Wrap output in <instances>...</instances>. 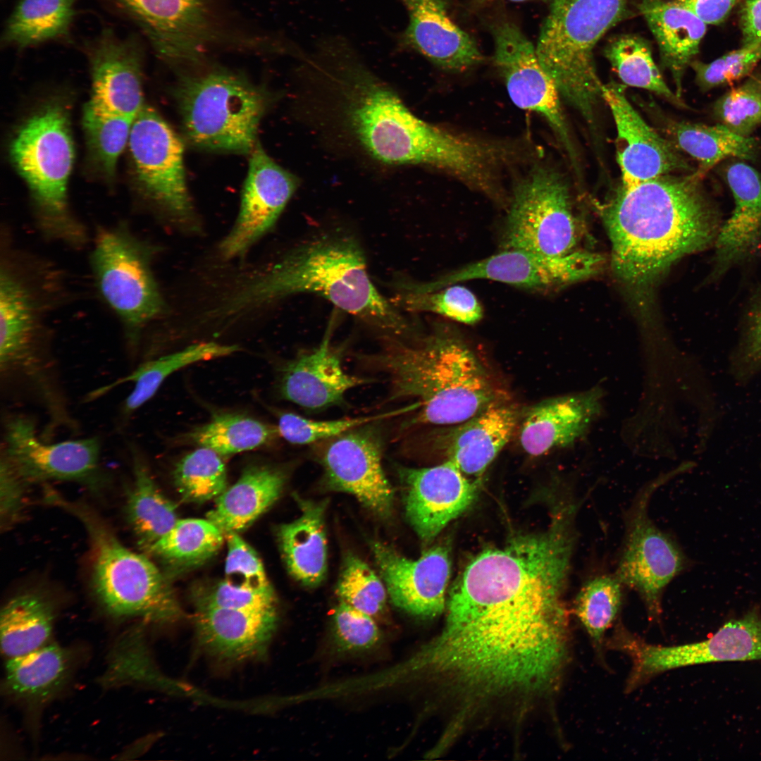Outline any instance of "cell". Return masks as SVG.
Segmentation results:
<instances>
[{
	"label": "cell",
	"mask_w": 761,
	"mask_h": 761,
	"mask_svg": "<svg viewBox=\"0 0 761 761\" xmlns=\"http://www.w3.org/2000/svg\"><path fill=\"white\" fill-rule=\"evenodd\" d=\"M578 507L569 501L547 530L517 536L471 560L450 590L438 634L449 657L471 669L497 674L571 652L564 593Z\"/></svg>",
	"instance_id": "6da1fadb"
},
{
	"label": "cell",
	"mask_w": 761,
	"mask_h": 761,
	"mask_svg": "<svg viewBox=\"0 0 761 761\" xmlns=\"http://www.w3.org/2000/svg\"><path fill=\"white\" fill-rule=\"evenodd\" d=\"M324 68L340 82L349 124L373 157L388 164L437 168L485 194L495 190L500 169L509 159L506 144L458 134L419 118L366 68L345 39L329 47Z\"/></svg>",
	"instance_id": "7a4b0ae2"
},
{
	"label": "cell",
	"mask_w": 761,
	"mask_h": 761,
	"mask_svg": "<svg viewBox=\"0 0 761 761\" xmlns=\"http://www.w3.org/2000/svg\"><path fill=\"white\" fill-rule=\"evenodd\" d=\"M695 171L620 186L602 209L615 274L631 285L653 281L674 263L714 246L721 214Z\"/></svg>",
	"instance_id": "3957f363"
},
{
	"label": "cell",
	"mask_w": 761,
	"mask_h": 761,
	"mask_svg": "<svg viewBox=\"0 0 761 761\" xmlns=\"http://www.w3.org/2000/svg\"><path fill=\"white\" fill-rule=\"evenodd\" d=\"M299 293H314L388 338L412 333L407 319L373 284L363 250L345 231L320 235L246 279L218 308L236 317Z\"/></svg>",
	"instance_id": "277c9868"
},
{
	"label": "cell",
	"mask_w": 761,
	"mask_h": 761,
	"mask_svg": "<svg viewBox=\"0 0 761 761\" xmlns=\"http://www.w3.org/2000/svg\"><path fill=\"white\" fill-rule=\"evenodd\" d=\"M388 340L373 362L389 378L393 399L417 403L409 426H454L502 397L475 354L454 335L440 330L414 343Z\"/></svg>",
	"instance_id": "5b68a950"
},
{
	"label": "cell",
	"mask_w": 761,
	"mask_h": 761,
	"mask_svg": "<svg viewBox=\"0 0 761 761\" xmlns=\"http://www.w3.org/2000/svg\"><path fill=\"white\" fill-rule=\"evenodd\" d=\"M47 500L72 513L85 526L92 549L93 590L109 614L159 624L174 623L183 617L163 573L148 557L124 546L95 512L52 492Z\"/></svg>",
	"instance_id": "8992f818"
},
{
	"label": "cell",
	"mask_w": 761,
	"mask_h": 761,
	"mask_svg": "<svg viewBox=\"0 0 761 761\" xmlns=\"http://www.w3.org/2000/svg\"><path fill=\"white\" fill-rule=\"evenodd\" d=\"M627 0H552L536 49L560 97L593 125L602 99L593 49L626 13Z\"/></svg>",
	"instance_id": "52a82bcc"
},
{
	"label": "cell",
	"mask_w": 761,
	"mask_h": 761,
	"mask_svg": "<svg viewBox=\"0 0 761 761\" xmlns=\"http://www.w3.org/2000/svg\"><path fill=\"white\" fill-rule=\"evenodd\" d=\"M175 95L184 135L205 150L250 153L268 97L242 75L224 68L181 75Z\"/></svg>",
	"instance_id": "ba28073f"
},
{
	"label": "cell",
	"mask_w": 761,
	"mask_h": 761,
	"mask_svg": "<svg viewBox=\"0 0 761 761\" xmlns=\"http://www.w3.org/2000/svg\"><path fill=\"white\" fill-rule=\"evenodd\" d=\"M11 156L43 214L44 227L68 237L77 233L67 215V184L74 158L68 112L48 104L19 129Z\"/></svg>",
	"instance_id": "9c48e42d"
},
{
	"label": "cell",
	"mask_w": 761,
	"mask_h": 761,
	"mask_svg": "<svg viewBox=\"0 0 761 761\" xmlns=\"http://www.w3.org/2000/svg\"><path fill=\"white\" fill-rule=\"evenodd\" d=\"M578 244L577 223L566 182L552 168L534 166L513 187L502 249L560 258L585 251Z\"/></svg>",
	"instance_id": "30bf717a"
},
{
	"label": "cell",
	"mask_w": 761,
	"mask_h": 761,
	"mask_svg": "<svg viewBox=\"0 0 761 761\" xmlns=\"http://www.w3.org/2000/svg\"><path fill=\"white\" fill-rule=\"evenodd\" d=\"M686 466L659 475L643 486L626 514L625 535L615 576L636 591L650 619L658 620L665 588L688 564L677 543L650 518L649 503L657 488Z\"/></svg>",
	"instance_id": "8fae6325"
},
{
	"label": "cell",
	"mask_w": 761,
	"mask_h": 761,
	"mask_svg": "<svg viewBox=\"0 0 761 761\" xmlns=\"http://www.w3.org/2000/svg\"><path fill=\"white\" fill-rule=\"evenodd\" d=\"M147 248L123 229L107 228L98 233L91 254L98 289L131 342L164 307Z\"/></svg>",
	"instance_id": "7c38bea8"
},
{
	"label": "cell",
	"mask_w": 761,
	"mask_h": 761,
	"mask_svg": "<svg viewBox=\"0 0 761 761\" xmlns=\"http://www.w3.org/2000/svg\"><path fill=\"white\" fill-rule=\"evenodd\" d=\"M617 650L631 661L626 686L634 690L663 672L692 665L761 660V611L753 607L725 622L712 636L694 643L661 645L631 633L619 637Z\"/></svg>",
	"instance_id": "4fadbf2b"
},
{
	"label": "cell",
	"mask_w": 761,
	"mask_h": 761,
	"mask_svg": "<svg viewBox=\"0 0 761 761\" xmlns=\"http://www.w3.org/2000/svg\"><path fill=\"white\" fill-rule=\"evenodd\" d=\"M129 147L144 193L175 221L189 223L194 216L187 185L183 144L151 106L144 104L134 119Z\"/></svg>",
	"instance_id": "5bb4252c"
},
{
	"label": "cell",
	"mask_w": 761,
	"mask_h": 761,
	"mask_svg": "<svg viewBox=\"0 0 761 761\" xmlns=\"http://www.w3.org/2000/svg\"><path fill=\"white\" fill-rule=\"evenodd\" d=\"M33 419L12 414L4 422L3 455L27 483L73 481L97 488L105 480L97 437L51 443L37 435Z\"/></svg>",
	"instance_id": "9a60e30c"
},
{
	"label": "cell",
	"mask_w": 761,
	"mask_h": 761,
	"mask_svg": "<svg viewBox=\"0 0 761 761\" xmlns=\"http://www.w3.org/2000/svg\"><path fill=\"white\" fill-rule=\"evenodd\" d=\"M490 32L494 63L511 101L518 108L543 117L576 163V151L562 109L559 93L541 65L536 47L510 20L496 22L490 26Z\"/></svg>",
	"instance_id": "2e32d148"
},
{
	"label": "cell",
	"mask_w": 761,
	"mask_h": 761,
	"mask_svg": "<svg viewBox=\"0 0 761 761\" xmlns=\"http://www.w3.org/2000/svg\"><path fill=\"white\" fill-rule=\"evenodd\" d=\"M316 444L328 488L354 496L380 517L391 514L394 490L382 465L380 436L371 423Z\"/></svg>",
	"instance_id": "e0dca14e"
},
{
	"label": "cell",
	"mask_w": 761,
	"mask_h": 761,
	"mask_svg": "<svg viewBox=\"0 0 761 761\" xmlns=\"http://www.w3.org/2000/svg\"><path fill=\"white\" fill-rule=\"evenodd\" d=\"M602 259L587 251L560 258L509 249L469 264L429 282H416L432 290L471 280H489L534 291L562 287L594 275Z\"/></svg>",
	"instance_id": "ac0fdd59"
},
{
	"label": "cell",
	"mask_w": 761,
	"mask_h": 761,
	"mask_svg": "<svg viewBox=\"0 0 761 761\" xmlns=\"http://www.w3.org/2000/svg\"><path fill=\"white\" fill-rule=\"evenodd\" d=\"M135 23L158 55L173 64H197L214 39L203 0H106Z\"/></svg>",
	"instance_id": "d6986e66"
},
{
	"label": "cell",
	"mask_w": 761,
	"mask_h": 761,
	"mask_svg": "<svg viewBox=\"0 0 761 761\" xmlns=\"http://www.w3.org/2000/svg\"><path fill=\"white\" fill-rule=\"evenodd\" d=\"M249 154L240 211L219 245L226 259L245 255L272 228L298 186L297 178L277 164L258 142Z\"/></svg>",
	"instance_id": "ffe728a7"
},
{
	"label": "cell",
	"mask_w": 761,
	"mask_h": 761,
	"mask_svg": "<svg viewBox=\"0 0 761 761\" xmlns=\"http://www.w3.org/2000/svg\"><path fill=\"white\" fill-rule=\"evenodd\" d=\"M616 82L603 85L602 99L609 106L617 129V161L621 185L632 187L661 175L693 172L691 165L669 140L642 118Z\"/></svg>",
	"instance_id": "44dd1931"
},
{
	"label": "cell",
	"mask_w": 761,
	"mask_h": 761,
	"mask_svg": "<svg viewBox=\"0 0 761 761\" xmlns=\"http://www.w3.org/2000/svg\"><path fill=\"white\" fill-rule=\"evenodd\" d=\"M406 517L421 540L432 541L474 502L476 482L446 460L429 467L400 466Z\"/></svg>",
	"instance_id": "7402d4cb"
},
{
	"label": "cell",
	"mask_w": 761,
	"mask_h": 761,
	"mask_svg": "<svg viewBox=\"0 0 761 761\" xmlns=\"http://www.w3.org/2000/svg\"><path fill=\"white\" fill-rule=\"evenodd\" d=\"M371 547L395 607L421 618L442 613L450 576L449 552L445 545L433 547L416 559L403 557L378 541L372 542Z\"/></svg>",
	"instance_id": "603a6c76"
},
{
	"label": "cell",
	"mask_w": 761,
	"mask_h": 761,
	"mask_svg": "<svg viewBox=\"0 0 761 761\" xmlns=\"http://www.w3.org/2000/svg\"><path fill=\"white\" fill-rule=\"evenodd\" d=\"M96 109L135 118L142 109V50L133 37L105 29L87 44Z\"/></svg>",
	"instance_id": "cb8c5ba5"
},
{
	"label": "cell",
	"mask_w": 761,
	"mask_h": 761,
	"mask_svg": "<svg viewBox=\"0 0 761 761\" xmlns=\"http://www.w3.org/2000/svg\"><path fill=\"white\" fill-rule=\"evenodd\" d=\"M604 390L590 389L544 400L521 414L519 440L533 457L569 447L581 440L600 416Z\"/></svg>",
	"instance_id": "d4e9b609"
},
{
	"label": "cell",
	"mask_w": 761,
	"mask_h": 761,
	"mask_svg": "<svg viewBox=\"0 0 761 761\" xmlns=\"http://www.w3.org/2000/svg\"><path fill=\"white\" fill-rule=\"evenodd\" d=\"M725 178L734 206L722 223L713 246L712 280L754 258L761 250V175L751 166L738 161L726 167Z\"/></svg>",
	"instance_id": "484cf974"
},
{
	"label": "cell",
	"mask_w": 761,
	"mask_h": 761,
	"mask_svg": "<svg viewBox=\"0 0 761 761\" xmlns=\"http://www.w3.org/2000/svg\"><path fill=\"white\" fill-rule=\"evenodd\" d=\"M400 1L409 21L397 38L400 48L416 51L449 71H463L481 61L477 44L451 20L445 0Z\"/></svg>",
	"instance_id": "4316f807"
},
{
	"label": "cell",
	"mask_w": 761,
	"mask_h": 761,
	"mask_svg": "<svg viewBox=\"0 0 761 761\" xmlns=\"http://www.w3.org/2000/svg\"><path fill=\"white\" fill-rule=\"evenodd\" d=\"M196 610L197 641L208 655L229 662L265 657L278 626L277 610Z\"/></svg>",
	"instance_id": "83f0119b"
},
{
	"label": "cell",
	"mask_w": 761,
	"mask_h": 761,
	"mask_svg": "<svg viewBox=\"0 0 761 761\" xmlns=\"http://www.w3.org/2000/svg\"><path fill=\"white\" fill-rule=\"evenodd\" d=\"M368 380L345 371L342 355L331 345L330 332L315 349L297 355L282 369L279 391L283 398L316 410L341 403L351 389Z\"/></svg>",
	"instance_id": "f1b7e54d"
},
{
	"label": "cell",
	"mask_w": 761,
	"mask_h": 761,
	"mask_svg": "<svg viewBox=\"0 0 761 761\" xmlns=\"http://www.w3.org/2000/svg\"><path fill=\"white\" fill-rule=\"evenodd\" d=\"M521 414L516 405L501 397L454 425L444 440L446 460L466 476H481L513 436Z\"/></svg>",
	"instance_id": "f546056e"
},
{
	"label": "cell",
	"mask_w": 761,
	"mask_h": 761,
	"mask_svg": "<svg viewBox=\"0 0 761 761\" xmlns=\"http://www.w3.org/2000/svg\"><path fill=\"white\" fill-rule=\"evenodd\" d=\"M638 8L652 32L663 66L668 69L681 99L686 68L698 53L707 24L670 0H642Z\"/></svg>",
	"instance_id": "4dcf8cb0"
},
{
	"label": "cell",
	"mask_w": 761,
	"mask_h": 761,
	"mask_svg": "<svg viewBox=\"0 0 761 761\" xmlns=\"http://www.w3.org/2000/svg\"><path fill=\"white\" fill-rule=\"evenodd\" d=\"M284 471L269 465H252L216 499L206 519L224 534L239 533L250 526L280 497Z\"/></svg>",
	"instance_id": "1f68e13d"
},
{
	"label": "cell",
	"mask_w": 761,
	"mask_h": 761,
	"mask_svg": "<svg viewBox=\"0 0 761 761\" xmlns=\"http://www.w3.org/2000/svg\"><path fill=\"white\" fill-rule=\"evenodd\" d=\"M301 514L281 525L278 538L290 574L302 584L315 587L327 571L325 512L327 501L314 502L297 497Z\"/></svg>",
	"instance_id": "d6a6232c"
},
{
	"label": "cell",
	"mask_w": 761,
	"mask_h": 761,
	"mask_svg": "<svg viewBox=\"0 0 761 761\" xmlns=\"http://www.w3.org/2000/svg\"><path fill=\"white\" fill-rule=\"evenodd\" d=\"M7 660L6 691L32 703L45 702L58 693L67 682L73 665L69 650L55 643Z\"/></svg>",
	"instance_id": "836d02e7"
},
{
	"label": "cell",
	"mask_w": 761,
	"mask_h": 761,
	"mask_svg": "<svg viewBox=\"0 0 761 761\" xmlns=\"http://www.w3.org/2000/svg\"><path fill=\"white\" fill-rule=\"evenodd\" d=\"M236 345L215 342L194 344L183 349L142 363L128 376L93 391L89 400L106 393L115 387L127 382L134 383V388L124 400L120 416L129 419L139 408L148 402L171 374L190 364L226 357L238 352Z\"/></svg>",
	"instance_id": "e575fe53"
},
{
	"label": "cell",
	"mask_w": 761,
	"mask_h": 761,
	"mask_svg": "<svg viewBox=\"0 0 761 761\" xmlns=\"http://www.w3.org/2000/svg\"><path fill=\"white\" fill-rule=\"evenodd\" d=\"M662 126L674 146L698 163L695 173L702 178L726 159L751 161L757 152L754 137L738 135L719 123L710 125L664 119Z\"/></svg>",
	"instance_id": "d590c367"
},
{
	"label": "cell",
	"mask_w": 761,
	"mask_h": 761,
	"mask_svg": "<svg viewBox=\"0 0 761 761\" xmlns=\"http://www.w3.org/2000/svg\"><path fill=\"white\" fill-rule=\"evenodd\" d=\"M133 480L126 495L125 512L139 544L147 550L175 524V505L159 489L142 457L132 449Z\"/></svg>",
	"instance_id": "8d00e7d4"
},
{
	"label": "cell",
	"mask_w": 761,
	"mask_h": 761,
	"mask_svg": "<svg viewBox=\"0 0 761 761\" xmlns=\"http://www.w3.org/2000/svg\"><path fill=\"white\" fill-rule=\"evenodd\" d=\"M54 621L53 607L42 596L25 593L13 597L1 611L2 653L7 659L12 658L47 644Z\"/></svg>",
	"instance_id": "74e56055"
},
{
	"label": "cell",
	"mask_w": 761,
	"mask_h": 761,
	"mask_svg": "<svg viewBox=\"0 0 761 761\" xmlns=\"http://www.w3.org/2000/svg\"><path fill=\"white\" fill-rule=\"evenodd\" d=\"M77 0H18L2 35L6 45L19 48L68 37Z\"/></svg>",
	"instance_id": "f35d334b"
},
{
	"label": "cell",
	"mask_w": 761,
	"mask_h": 761,
	"mask_svg": "<svg viewBox=\"0 0 761 761\" xmlns=\"http://www.w3.org/2000/svg\"><path fill=\"white\" fill-rule=\"evenodd\" d=\"M278 435L277 426L243 414H223L184 434L180 441L223 457L259 448Z\"/></svg>",
	"instance_id": "ab89813d"
},
{
	"label": "cell",
	"mask_w": 761,
	"mask_h": 761,
	"mask_svg": "<svg viewBox=\"0 0 761 761\" xmlns=\"http://www.w3.org/2000/svg\"><path fill=\"white\" fill-rule=\"evenodd\" d=\"M225 534L209 519H178L147 551L168 567L182 570L207 561L221 548Z\"/></svg>",
	"instance_id": "60d3db41"
},
{
	"label": "cell",
	"mask_w": 761,
	"mask_h": 761,
	"mask_svg": "<svg viewBox=\"0 0 761 761\" xmlns=\"http://www.w3.org/2000/svg\"><path fill=\"white\" fill-rule=\"evenodd\" d=\"M37 301L27 284L7 266L0 277V351L42 337Z\"/></svg>",
	"instance_id": "b9f144b4"
},
{
	"label": "cell",
	"mask_w": 761,
	"mask_h": 761,
	"mask_svg": "<svg viewBox=\"0 0 761 761\" xmlns=\"http://www.w3.org/2000/svg\"><path fill=\"white\" fill-rule=\"evenodd\" d=\"M391 302L399 309L430 312L467 325L479 322L483 309L476 296L466 287L453 284L439 289L423 290L411 280L399 278L393 283Z\"/></svg>",
	"instance_id": "7bdbcfd3"
},
{
	"label": "cell",
	"mask_w": 761,
	"mask_h": 761,
	"mask_svg": "<svg viewBox=\"0 0 761 761\" xmlns=\"http://www.w3.org/2000/svg\"><path fill=\"white\" fill-rule=\"evenodd\" d=\"M604 54L624 85L651 91L676 106H685L664 82L650 47L643 38L632 35L616 37L607 44Z\"/></svg>",
	"instance_id": "ee69618b"
},
{
	"label": "cell",
	"mask_w": 761,
	"mask_h": 761,
	"mask_svg": "<svg viewBox=\"0 0 761 761\" xmlns=\"http://www.w3.org/2000/svg\"><path fill=\"white\" fill-rule=\"evenodd\" d=\"M622 586L615 575L597 576L581 587L574 600V614L600 656L606 633L620 610Z\"/></svg>",
	"instance_id": "f6af8a7d"
},
{
	"label": "cell",
	"mask_w": 761,
	"mask_h": 761,
	"mask_svg": "<svg viewBox=\"0 0 761 761\" xmlns=\"http://www.w3.org/2000/svg\"><path fill=\"white\" fill-rule=\"evenodd\" d=\"M173 476L178 492L190 502L216 500L227 488L222 456L206 447H198L182 457L175 464Z\"/></svg>",
	"instance_id": "bcb514c9"
},
{
	"label": "cell",
	"mask_w": 761,
	"mask_h": 761,
	"mask_svg": "<svg viewBox=\"0 0 761 761\" xmlns=\"http://www.w3.org/2000/svg\"><path fill=\"white\" fill-rule=\"evenodd\" d=\"M102 681L106 686L135 682L169 689L176 687L154 664L141 626L130 629L119 638Z\"/></svg>",
	"instance_id": "7dc6e473"
},
{
	"label": "cell",
	"mask_w": 761,
	"mask_h": 761,
	"mask_svg": "<svg viewBox=\"0 0 761 761\" xmlns=\"http://www.w3.org/2000/svg\"><path fill=\"white\" fill-rule=\"evenodd\" d=\"M135 118L94 109L89 102L83 125L92 154L101 170L113 175L118 159L129 142Z\"/></svg>",
	"instance_id": "c3c4849f"
},
{
	"label": "cell",
	"mask_w": 761,
	"mask_h": 761,
	"mask_svg": "<svg viewBox=\"0 0 761 761\" xmlns=\"http://www.w3.org/2000/svg\"><path fill=\"white\" fill-rule=\"evenodd\" d=\"M412 403L404 407L388 412L331 420H314L291 413L283 412L278 416L279 435L295 445H309L338 436L354 428L400 416L416 410Z\"/></svg>",
	"instance_id": "681fc988"
},
{
	"label": "cell",
	"mask_w": 761,
	"mask_h": 761,
	"mask_svg": "<svg viewBox=\"0 0 761 761\" xmlns=\"http://www.w3.org/2000/svg\"><path fill=\"white\" fill-rule=\"evenodd\" d=\"M336 592L341 600L373 617L385 610L388 595L384 582L374 571L351 553L345 558Z\"/></svg>",
	"instance_id": "f907efd6"
},
{
	"label": "cell",
	"mask_w": 761,
	"mask_h": 761,
	"mask_svg": "<svg viewBox=\"0 0 761 761\" xmlns=\"http://www.w3.org/2000/svg\"><path fill=\"white\" fill-rule=\"evenodd\" d=\"M712 112L719 123L731 132L752 137L761 125V80L750 78L732 87L715 101Z\"/></svg>",
	"instance_id": "816d5d0a"
},
{
	"label": "cell",
	"mask_w": 761,
	"mask_h": 761,
	"mask_svg": "<svg viewBox=\"0 0 761 761\" xmlns=\"http://www.w3.org/2000/svg\"><path fill=\"white\" fill-rule=\"evenodd\" d=\"M760 61L761 47L742 45L710 63L693 61L690 66L694 70L696 84L707 92L748 76Z\"/></svg>",
	"instance_id": "f5cc1de1"
},
{
	"label": "cell",
	"mask_w": 761,
	"mask_h": 761,
	"mask_svg": "<svg viewBox=\"0 0 761 761\" xmlns=\"http://www.w3.org/2000/svg\"><path fill=\"white\" fill-rule=\"evenodd\" d=\"M332 636L342 652H362L375 647L381 633L372 616L341 600L333 614Z\"/></svg>",
	"instance_id": "db71d44e"
},
{
	"label": "cell",
	"mask_w": 761,
	"mask_h": 761,
	"mask_svg": "<svg viewBox=\"0 0 761 761\" xmlns=\"http://www.w3.org/2000/svg\"><path fill=\"white\" fill-rule=\"evenodd\" d=\"M196 609L218 607L240 610H277L276 597L272 588L249 590L234 586L225 580L203 587L195 592Z\"/></svg>",
	"instance_id": "11a10c76"
},
{
	"label": "cell",
	"mask_w": 761,
	"mask_h": 761,
	"mask_svg": "<svg viewBox=\"0 0 761 761\" xmlns=\"http://www.w3.org/2000/svg\"><path fill=\"white\" fill-rule=\"evenodd\" d=\"M227 556L225 563V581L239 588L249 590L272 588L263 564L254 550L238 533L225 534Z\"/></svg>",
	"instance_id": "9f6ffc18"
},
{
	"label": "cell",
	"mask_w": 761,
	"mask_h": 761,
	"mask_svg": "<svg viewBox=\"0 0 761 761\" xmlns=\"http://www.w3.org/2000/svg\"><path fill=\"white\" fill-rule=\"evenodd\" d=\"M28 483L1 454L0 514L1 526H8L21 514L25 485Z\"/></svg>",
	"instance_id": "6f0895ef"
},
{
	"label": "cell",
	"mask_w": 761,
	"mask_h": 761,
	"mask_svg": "<svg viewBox=\"0 0 761 761\" xmlns=\"http://www.w3.org/2000/svg\"><path fill=\"white\" fill-rule=\"evenodd\" d=\"M689 10L705 24L724 22L731 10L743 0H670Z\"/></svg>",
	"instance_id": "680465c9"
},
{
	"label": "cell",
	"mask_w": 761,
	"mask_h": 761,
	"mask_svg": "<svg viewBox=\"0 0 761 761\" xmlns=\"http://www.w3.org/2000/svg\"><path fill=\"white\" fill-rule=\"evenodd\" d=\"M742 45L761 47V0H743L739 12Z\"/></svg>",
	"instance_id": "91938a15"
},
{
	"label": "cell",
	"mask_w": 761,
	"mask_h": 761,
	"mask_svg": "<svg viewBox=\"0 0 761 761\" xmlns=\"http://www.w3.org/2000/svg\"><path fill=\"white\" fill-rule=\"evenodd\" d=\"M743 354L745 360L750 364L761 366V299L748 314Z\"/></svg>",
	"instance_id": "94428289"
},
{
	"label": "cell",
	"mask_w": 761,
	"mask_h": 761,
	"mask_svg": "<svg viewBox=\"0 0 761 761\" xmlns=\"http://www.w3.org/2000/svg\"><path fill=\"white\" fill-rule=\"evenodd\" d=\"M497 1H500V0H473V4H474V6L479 8V7H481V6L488 5V4H491V3ZM506 1H514V2H521V1H528V0H506Z\"/></svg>",
	"instance_id": "6125c7cd"
}]
</instances>
